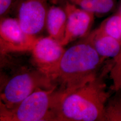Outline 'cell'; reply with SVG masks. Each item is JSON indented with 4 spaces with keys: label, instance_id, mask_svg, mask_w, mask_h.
Returning a JSON list of instances; mask_svg holds the SVG:
<instances>
[{
    "label": "cell",
    "instance_id": "obj_2",
    "mask_svg": "<svg viewBox=\"0 0 121 121\" xmlns=\"http://www.w3.org/2000/svg\"><path fill=\"white\" fill-rule=\"evenodd\" d=\"M105 60L84 38L65 50L48 76L59 89L67 91L80 86L98 75Z\"/></svg>",
    "mask_w": 121,
    "mask_h": 121
},
{
    "label": "cell",
    "instance_id": "obj_12",
    "mask_svg": "<svg viewBox=\"0 0 121 121\" xmlns=\"http://www.w3.org/2000/svg\"><path fill=\"white\" fill-rule=\"evenodd\" d=\"M100 31L121 42V15L117 13L104 20L97 28Z\"/></svg>",
    "mask_w": 121,
    "mask_h": 121
},
{
    "label": "cell",
    "instance_id": "obj_1",
    "mask_svg": "<svg viewBox=\"0 0 121 121\" xmlns=\"http://www.w3.org/2000/svg\"><path fill=\"white\" fill-rule=\"evenodd\" d=\"M104 72L70 90L62 91L58 121H105L104 110L111 96Z\"/></svg>",
    "mask_w": 121,
    "mask_h": 121
},
{
    "label": "cell",
    "instance_id": "obj_16",
    "mask_svg": "<svg viewBox=\"0 0 121 121\" xmlns=\"http://www.w3.org/2000/svg\"><path fill=\"white\" fill-rule=\"evenodd\" d=\"M119 13H120V14H121V10H120V12H119Z\"/></svg>",
    "mask_w": 121,
    "mask_h": 121
},
{
    "label": "cell",
    "instance_id": "obj_9",
    "mask_svg": "<svg viewBox=\"0 0 121 121\" xmlns=\"http://www.w3.org/2000/svg\"><path fill=\"white\" fill-rule=\"evenodd\" d=\"M104 59L115 58L121 51V42L96 28L84 38Z\"/></svg>",
    "mask_w": 121,
    "mask_h": 121
},
{
    "label": "cell",
    "instance_id": "obj_11",
    "mask_svg": "<svg viewBox=\"0 0 121 121\" xmlns=\"http://www.w3.org/2000/svg\"><path fill=\"white\" fill-rule=\"evenodd\" d=\"M67 1L78 7L96 15L107 13L114 6V0H60Z\"/></svg>",
    "mask_w": 121,
    "mask_h": 121
},
{
    "label": "cell",
    "instance_id": "obj_7",
    "mask_svg": "<svg viewBox=\"0 0 121 121\" xmlns=\"http://www.w3.org/2000/svg\"><path fill=\"white\" fill-rule=\"evenodd\" d=\"M67 14L65 36L61 44L65 46L78 39H83L91 32L95 14L67 1H61Z\"/></svg>",
    "mask_w": 121,
    "mask_h": 121
},
{
    "label": "cell",
    "instance_id": "obj_13",
    "mask_svg": "<svg viewBox=\"0 0 121 121\" xmlns=\"http://www.w3.org/2000/svg\"><path fill=\"white\" fill-rule=\"evenodd\" d=\"M105 121H121V90L108 99L104 110Z\"/></svg>",
    "mask_w": 121,
    "mask_h": 121
},
{
    "label": "cell",
    "instance_id": "obj_10",
    "mask_svg": "<svg viewBox=\"0 0 121 121\" xmlns=\"http://www.w3.org/2000/svg\"><path fill=\"white\" fill-rule=\"evenodd\" d=\"M67 20V14L63 6H49L45 24L49 36L61 43L65 36Z\"/></svg>",
    "mask_w": 121,
    "mask_h": 121
},
{
    "label": "cell",
    "instance_id": "obj_5",
    "mask_svg": "<svg viewBox=\"0 0 121 121\" xmlns=\"http://www.w3.org/2000/svg\"><path fill=\"white\" fill-rule=\"evenodd\" d=\"M48 0H17L12 12L26 33L36 36L45 27Z\"/></svg>",
    "mask_w": 121,
    "mask_h": 121
},
{
    "label": "cell",
    "instance_id": "obj_6",
    "mask_svg": "<svg viewBox=\"0 0 121 121\" xmlns=\"http://www.w3.org/2000/svg\"><path fill=\"white\" fill-rule=\"evenodd\" d=\"M36 36L29 35L22 29L16 18H0V43L2 52L31 51Z\"/></svg>",
    "mask_w": 121,
    "mask_h": 121
},
{
    "label": "cell",
    "instance_id": "obj_8",
    "mask_svg": "<svg viewBox=\"0 0 121 121\" xmlns=\"http://www.w3.org/2000/svg\"><path fill=\"white\" fill-rule=\"evenodd\" d=\"M60 42L50 36L38 38L31 50L38 69L47 75L56 66L65 52Z\"/></svg>",
    "mask_w": 121,
    "mask_h": 121
},
{
    "label": "cell",
    "instance_id": "obj_14",
    "mask_svg": "<svg viewBox=\"0 0 121 121\" xmlns=\"http://www.w3.org/2000/svg\"><path fill=\"white\" fill-rule=\"evenodd\" d=\"M17 0H0V16L5 17L8 13L12 12Z\"/></svg>",
    "mask_w": 121,
    "mask_h": 121
},
{
    "label": "cell",
    "instance_id": "obj_15",
    "mask_svg": "<svg viewBox=\"0 0 121 121\" xmlns=\"http://www.w3.org/2000/svg\"><path fill=\"white\" fill-rule=\"evenodd\" d=\"M112 89L115 91L121 90V78L116 84L112 86Z\"/></svg>",
    "mask_w": 121,
    "mask_h": 121
},
{
    "label": "cell",
    "instance_id": "obj_4",
    "mask_svg": "<svg viewBox=\"0 0 121 121\" xmlns=\"http://www.w3.org/2000/svg\"><path fill=\"white\" fill-rule=\"evenodd\" d=\"M56 86L50 78L38 69L17 74L6 82L1 93L0 108H13L37 89Z\"/></svg>",
    "mask_w": 121,
    "mask_h": 121
},
{
    "label": "cell",
    "instance_id": "obj_3",
    "mask_svg": "<svg viewBox=\"0 0 121 121\" xmlns=\"http://www.w3.org/2000/svg\"><path fill=\"white\" fill-rule=\"evenodd\" d=\"M62 91L39 88L15 107L0 108V121H57Z\"/></svg>",
    "mask_w": 121,
    "mask_h": 121
}]
</instances>
